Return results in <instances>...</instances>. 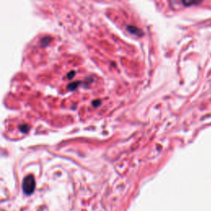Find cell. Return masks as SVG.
I'll list each match as a JSON object with an SVG mask.
<instances>
[{"instance_id": "277c9868", "label": "cell", "mask_w": 211, "mask_h": 211, "mask_svg": "<svg viewBox=\"0 0 211 211\" xmlns=\"http://www.w3.org/2000/svg\"><path fill=\"white\" fill-rule=\"evenodd\" d=\"M70 73H71V74H69V75H68V78H69V79H71L72 77H74V74H74V72H70Z\"/></svg>"}, {"instance_id": "5b68a950", "label": "cell", "mask_w": 211, "mask_h": 211, "mask_svg": "<svg viewBox=\"0 0 211 211\" xmlns=\"http://www.w3.org/2000/svg\"><path fill=\"white\" fill-rule=\"evenodd\" d=\"M101 103V101H94V102H93V105H94V106H98V104H100Z\"/></svg>"}, {"instance_id": "3957f363", "label": "cell", "mask_w": 211, "mask_h": 211, "mask_svg": "<svg viewBox=\"0 0 211 211\" xmlns=\"http://www.w3.org/2000/svg\"><path fill=\"white\" fill-rule=\"evenodd\" d=\"M20 130H22V132H23V133H26V132H27L28 130H29V127H27L26 125H23L22 126L20 127Z\"/></svg>"}, {"instance_id": "7a4b0ae2", "label": "cell", "mask_w": 211, "mask_h": 211, "mask_svg": "<svg viewBox=\"0 0 211 211\" xmlns=\"http://www.w3.org/2000/svg\"><path fill=\"white\" fill-rule=\"evenodd\" d=\"M127 29H128V31L130 32L133 33V34L137 35V36H142L143 35L142 31H140V29H138V28L135 27H131V26H129Z\"/></svg>"}, {"instance_id": "6da1fadb", "label": "cell", "mask_w": 211, "mask_h": 211, "mask_svg": "<svg viewBox=\"0 0 211 211\" xmlns=\"http://www.w3.org/2000/svg\"><path fill=\"white\" fill-rule=\"evenodd\" d=\"M35 188H36V181L34 177L32 175L26 177L22 182V190L24 193L27 195H31L34 192Z\"/></svg>"}]
</instances>
